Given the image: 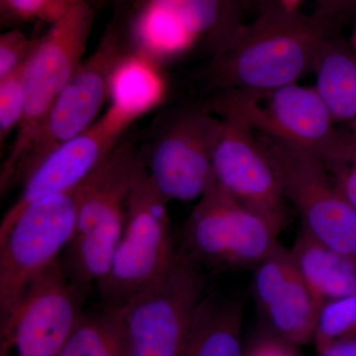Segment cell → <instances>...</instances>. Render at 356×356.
<instances>
[{"label":"cell","instance_id":"1","mask_svg":"<svg viewBox=\"0 0 356 356\" xmlns=\"http://www.w3.org/2000/svg\"><path fill=\"white\" fill-rule=\"evenodd\" d=\"M332 26L280 6L245 23L196 74L203 92L264 90L297 83L313 70Z\"/></svg>","mask_w":356,"mask_h":356},{"label":"cell","instance_id":"2","mask_svg":"<svg viewBox=\"0 0 356 356\" xmlns=\"http://www.w3.org/2000/svg\"><path fill=\"white\" fill-rule=\"evenodd\" d=\"M126 133L76 188V228L64 266L84 292L99 286L108 273L125 226L129 196L147 170L139 142Z\"/></svg>","mask_w":356,"mask_h":356},{"label":"cell","instance_id":"3","mask_svg":"<svg viewBox=\"0 0 356 356\" xmlns=\"http://www.w3.org/2000/svg\"><path fill=\"white\" fill-rule=\"evenodd\" d=\"M220 118L234 119L254 133L316 156L325 168L356 156V142L341 132L315 88L292 83L264 90L229 89L203 98Z\"/></svg>","mask_w":356,"mask_h":356},{"label":"cell","instance_id":"4","mask_svg":"<svg viewBox=\"0 0 356 356\" xmlns=\"http://www.w3.org/2000/svg\"><path fill=\"white\" fill-rule=\"evenodd\" d=\"M134 57L137 55L125 23L113 15L95 50L79 65L38 132L11 165L1 168V194L24 184L51 152L95 123L112 95L117 72Z\"/></svg>","mask_w":356,"mask_h":356},{"label":"cell","instance_id":"5","mask_svg":"<svg viewBox=\"0 0 356 356\" xmlns=\"http://www.w3.org/2000/svg\"><path fill=\"white\" fill-rule=\"evenodd\" d=\"M221 127L203 100L179 103L156 117L142 149L147 175L168 201L199 200L216 184L213 151Z\"/></svg>","mask_w":356,"mask_h":356},{"label":"cell","instance_id":"6","mask_svg":"<svg viewBox=\"0 0 356 356\" xmlns=\"http://www.w3.org/2000/svg\"><path fill=\"white\" fill-rule=\"evenodd\" d=\"M168 202L146 170L129 196L120 241L97 287L108 308L158 284L177 264L179 252L173 243Z\"/></svg>","mask_w":356,"mask_h":356},{"label":"cell","instance_id":"7","mask_svg":"<svg viewBox=\"0 0 356 356\" xmlns=\"http://www.w3.org/2000/svg\"><path fill=\"white\" fill-rule=\"evenodd\" d=\"M283 229L236 201L216 182L185 222L180 254L194 266L254 268L277 247Z\"/></svg>","mask_w":356,"mask_h":356},{"label":"cell","instance_id":"8","mask_svg":"<svg viewBox=\"0 0 356 356\" xmlns=\"http://www.w3.org/2000/svg\"><path fill=\"white\" fill-rule=\"evenodd\" d=\"M197 267L179 254L170 274L114 311L125 356H181L204 299Z\"/></svg>","mask_w":356,"mask_h":356},{"label":"cell","instance_id":"9","mask_svg":"<svg viewBox=\"0 0 356 356\" xmlns=\"http://www.w3.org/2000/svg\"><path fill=\"white\" fill-rule=\"evenodd\" d=\"M83 294L55 262L0 316V356H57L86 317Z\"/></svg>","mask_w":356,"mask_h":356},{"label":"cell","instance_id":"10","mask_svg":"<svg viewBox=\"0 0 356 356\" xmlns=\"http://www.w3.org/2000/svg\"><path fill=\"white\" fill-rule=\"evenodd\" d=\"M76 189L35 201L0 231V316L60 261L76 228Z\"/></svg>","mask_w":356,"mask_h":356},{"label":"cell","instance_id":"11","mask_svg":"<svg viewBox=\"0 0 356 356\" xmlns=\"http://www.w3.org/2000/svg\"><path fill=\"white\" fill-rule=\"evenodd\" d=\"M95 8L81 0L49 25L24 67V117L1 168L11 165L43 125L84 60Z\"/></svg>","mask_w":356,"mask_h":356},{"label":"cell","instance_id":"12","mask_svg":"<svg viewBox=\"0 0 356 356\" xmlns=\"http://www.w3.org/2000/svg\"><path fill=\"white\" fill-rule=\"evenodd\" d=\"M257 134V133H255ZM285 199L298 211L304 231L327 247L356 257V212L316 156L257 134Z\"/></svg>","mask_w":356,"mask_h":356},{"label":"cell","instance_id":"13","mask_svg":"<svg viewBox=\"0 0 356 356\" xmlns=\"http://www.w3.org/2000/svg\"><path fill=\"white\" fill-rule=\"evenodd\" d=\"M135 118L112 104L88 130L51 152L22 184L20 195L2 219L0 231L35 201L74 191L108 156Z\"/></svg>","mask_w":356,"mask_h":356},{"label":"cell","instance_id":"14","mask_svg":"<svg viewBox=\"0 0 356 356\" xmlns=\"http://www.w3.org/2000/svg\"><path fill=\"white\" fill-rule=\"evenodd\" d=\"M221 120L213 151L217 184L243 205L285 226L286 208L280 178L257 134L234 119Z\"/></svg>","mask_w":356,"mask_h":356},{"label":"cell","instance_id":"15","mask_svg":"<svg viewBox=\"0 0 356 356\" xmlns=\"http://www.w3.org/2000/svg\"><path fill=\"white\" fill-rule=\"evenodd\" d=\"M290 254L321 307L356 295V257L315 240L302 229Z\"/></svg>","mask_w":356,"mask_h":356},{"label":"cell","instance_id":"16","mask_svg":"<svg viewBox=\"0 0 356 356\" xmlns=\"http://www.w3.org/2000/svg\"><path fill=\"white\" fill-rule=\"evenodd\" d=\"M240 300L204 297L199 305L181 356H245Z\"/></svg>","mask_w":356,"mask_h":356},{"label":"cell","instance_id":"17","mask_svg":"<svg viewBox=\"0 0 356 356\" xmlns=\"http://www.w3.org/2000/svg\"><path fill=\"white\" fill-rule=\"evenodd\" d=\"M321 308L295 264L287 280L259 306L271 334L297 346L313 341Z\"/></svg>","mask_w":356,"mask_h":356},{"label":"cell","instance_id":"18","mask_svg":"<svg viewBox=\"0 0 356 356\" xmlns=\"http://www.w3.org/2000/svg\"><path fill=\"white\" fill-rule=\"evenodd\" d=\"M313 72L316 88L337 123L346 124L356 142V55L332 38L321 49Z\"/></svg>","mask_w":356,"mask_h":356},{"label":"cell","instance_id":"19","mask_svg":"<svg viewBox=\"0 0 356 356\" xmlns=\"http://www.w3.org/2000/svg\"><path fill=\"white\" fill-rule=\"evenodd\" d=\"M211 56L219 53L234 38L248 13L242 0H179L170 9Z\"/></svg>","mask_w":356,"mask_h":356},{"label":"cell","instance_id":"20","mask_svg":"<svg viewBox=\"0 0 356 356\" xmlns=\"http://www.w3.org/2000/svg\"><path fill=\"white\" fill-rule=\"evenodd\" d=\"M57 356H125L114 311L86 316Z\"/></svg>","mask_w":356,"mask_h":356},{"label":"cell","instance_id":"21","mask_svg":"<svg viewBox=\"0 0 356 356\" xmlns=\"http://www.w3.org/2000/svg\"><path fill=\"white\" fill-rule=\"evenodd\" d=\"M350 341H356V295L325 303L313 337L317 350Z\"/></svg>","mask_w":356,"mask_h":356},{"label":"cell","instance_id":"22","mask_svg":"<svg viewBox=\"0 0 356 356\" xmlns=\"http://www.w3.org/2000/svg\"><path fill=\"white\" fill-rule=\"evenodd\" d=\"M81 0H0L2 26L42 22L51 24Z\"/></svg>","mask_w":356,"mask_h":356},{"label":"cell","instance_id":"23","mask_svg":"<svg viewBox=\"0 0 356 356\" xmlns=\"http://www.w3.org/2000/svg\"><path fill=\"white\" fill-rule=\"evenodd\" d=\"M26 65V64H25ZM0 79V149H3L7 138L19 127L24 117L26 92L24 67Z\"/></svg>","mask_w":356,"mask_h":356},{"label":"cell","instance_id":"24","mask_svg":"<svg viewBox=\"0 0 356 356\" xmlns=\"http://www.w3.org/2000/svg\"><path fill=\"white\" fill-rule=\"evenodd\" d=\"M38 40L39 36L29 38L17 29L0 35V79L13 74L28 62Z\"/></svg>","mask_w":356,"mask_h":356},{"label":"cell","instance_id":"25","mask_svg":"<svg viewBox=\"0 0 356 356\" xmlns=\"http://www.w3.org/2000/svg\"><path fill=\"white\" fill-rule=\"evenodd\" d=\"M327 168L337 188L356 212V156Z\"/></svg>","mask_w":356,"mask_h":356},{"label":"cell","instance_id":"26","mask_svg":"<svg viewBox=\"0 0 356 356\" xmlns=\"http://www.w3.org/2000/svg\"><path fill=\"white\" fill-rule=\"evenodd\" d=\"M295 344L271 334L255 341L245 351V356H301Z\"/></svg>","mask_w":356,"mask_h":356},{"label":"cell","instance_id":"27","mask_svg":"<svg viewBox=\"0 0 356 356\" xmlns=\"http://www.w3.org/2000/svg\"><path fill=\"white\" fill-rule=\"evenodd\" d=\"M355 3L356 0H318L315 15L332 26L339 16L350 10Z\"/></svg>","mask_w":356,"mask_h":356},{"label":"cell","instance_id":"28","mask_svg":"<svg viewBox=\"0 0 356 356\" xmlns=\"http://www.w3.org/2000/svg\"><path fill=\"white\" fill-rule=\"evenodd\" d=\"M317 351L318 356H356V341L330 344Z\"/></svg>","mask_w":356,"mask_h":356},{"label":"cell","instance_id":"29","mask_svg":"<svg viewBox=\"0 0 356 356\" xmlns=\"http://www.w3.org/2000/svg\"><path fill=\"white\" fill-rule=\"evenodd\" d=\"M242 1L248 13L254 14L255 16L274 6H280L277 0H242Z\"/></svg>","mask_w":356,"mask_h":356},{"label":"cell","instance_id":"30","mask_svg":"<svg viewBox=\"0 0 356 356\" xmlns=\"http://www.w3.org/2000/svg\"><path fill=\"white\" fill-rule=\"evenodd\" d=\"M96 7L110 6L113 7L114 11L124 8L132 2V0H95Z\"/></svg>","mask_w":356,"mask_h":356},{"label":"cell","instance_id":"31","mask_svg":"<svg viewBox=\"0 0 356 356\" xmlns=\"http://www.w3.org/2000/svg\"><path fill=\"white\" fill-rule=\"evenodd\" d=\"M304 0H277L278 4L288 11H299V6Z\"/></svg>","mask_w":356,"mask_h":356},{"label":"cell","instance_id":"32","mask_svg":"<svg viewBox=\"0 0 356 356\" xmlns=\"http://www.w3.org/2000/svg\"><path fill=\"white\" fill-rule=\"evenodd\" d=\"M355 53L356 55V28H355Z\"/></svg>","mask_w":356,"mask_h":356}]
</instances>
